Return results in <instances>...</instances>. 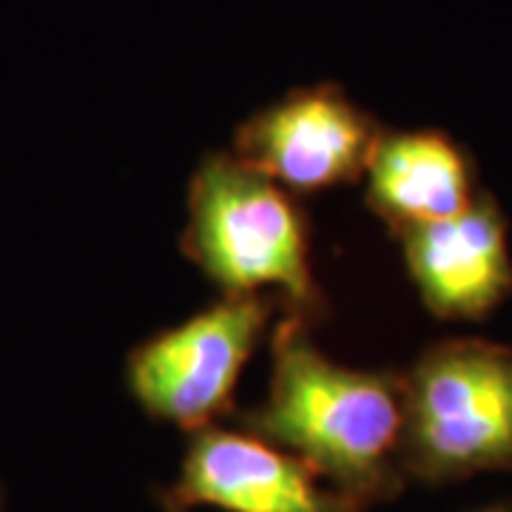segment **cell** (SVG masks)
<instances>
[{"label": "cell", "mask_w": 512, "mask_h": 512, "mask_svg": "<svg viewBox=\"0 0 512 512\" xmlns=\"http://www.w3.org/2000/svg\"><path fill=\"white\" fill-rule=\"evenodd\" d=\"M271 353L268 399L239 416L242 427L302 458L362 510L399 493L404 376L333 362L296 316L279 322Z\"/></svg>", "instance_id": "6da1fadb"}, {"label": "cell", "mask_w": 512, "mask_h": 512, "mask_svg": "<svg viewBox=\"0 0 512 512\" xmlns=\"http://www.w3.org/2000/svg\"><path fill=\"white\" fill-rule=\"evenodd\" d=\"M404 476L444 484L512 470V348L450 339L404 376Z\"/></svg>", "instance_id": "3957f363"}, {"label": "cell", "mask_w": 512, "mask_h": 512, "mask_svg": "<svg viewBox=\"0 0 512 512\" xmlns=\"http://www.w3.org/2000/svg\"><path fill=\"white\" fill-rule=\"evenodd\" d=\"M473 512H512V504H490V507H481Z\"/></svg>", "instance_id": "9c48e42d"}, {"label": "cell", "mask_w": 512, "mask_h": 512, "mask_svg": "<svg viewBox=\"0 0 512 512\" xmlns=\"http://www.w3.org/2000/svg\"><path fill=\"white\" fill-rule=\"evenodd\" d=\"M396 237L424 308L441 319H484L512 296L510 228L490 194Z\"/></svg>", "instance_id": "52a82bcc"}, {"label": "cell", "mask_w": 512, "mask_h": 512, "mask_svg": "<svg viewBox=\"0 0 512 512\" xmlns=\"http://www.w3.org/2000/svg\"><path fill=\"white\" fill-rule=\"evenodd\" d=\"M183 254L225 296L279 291L285 316L308 325L325 313L302 208L237 154H211L194 171Z\"/></svg>", "instance_id": "7a4b0ae2"}, {"label": "cell", "mask_w": 512, "mask_h": 512, "mask_svg": "<svg viewBox=\"0 0 512 512\" xmlns=\"http://www.w3.org/2000/svg\"><path fill=\"white\" fill-rule=\"evenodd\" d=\"M0 512H3V495H0Z\"/></svg>", "instance_id": "8fae6325"}, {"label": "cell", "mask_w": 512, "mask_h": 512, "mask_svg": "<svg viewBox=\"0 0 512 512\" xmlns=\"http://www.w3.org/2000/svg\"><path fill=\"white\" fill-rule=\"evenodd\" d=\"M367 205L396 234L461 214L476 200V165L444 131H387L365 168Z\"/></svg>", "instance_id": "ba28073f"}, {"label": "cell", "mask_w": 512, "mask_h": 512, "mask_svg": "<svg viewBox=\"0 0 512 512\" xmlns=\"http://www.w3.org/2000/svg\"><path fill=\"white\" fill-rule=\"evenodd\" d=\"M160 501L183 510L365 512L279 444L220 424L191 433L180 476Z\"/></svg>", "instance_id": "8992f818"}, {"label": "cell", "mask_w": 512, "mask_h": 512, "mask_svg": "<svg viewBox=\"0 0 512 512\" xmlns=\"http://www.w3.org/2000/svg\"><path fill=\"white\" fill-rule=\"evenodd\" d=\"M165 512H191V510H183V507H174V504H163Z\"/></svg>", "instance_id": "30bf717a"}, {"label": "cell", "mask_w": 512, "mask_h": 512, "mask_svg": "<svg viewBox=\"0 0 512 512\" xmlns=\"http://www.w3.org/2000/svg\"><path fill=\"white\" fill-rule=\"evenodd\" d=\"M262 293L222 296L183 325L160 330L131 350L126 379L151 419L188 433L217 424L234 407L239 373L271 319Z\"/></svg>", "instance_id": "277c9868"}, {"label": "cell", "mask_w": 512, "mask_h": 512, "mask_svg": "<svg viewBox=\"0 0 512 512\" xmlns=\"http://www.w3.org/2000/svg\"><path fill=\"white\" fill-rule=\"evenodd\" d=\"M382 134L339 86H308L248 117L234 154L282 188L322 191L362 177Z\"/></svg>", "instance_id": "5b68a950"}]
</instances>
